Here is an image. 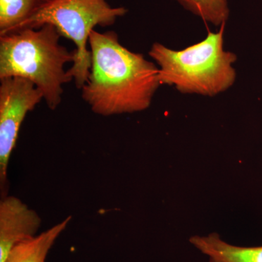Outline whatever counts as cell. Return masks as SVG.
<instances>
[{"instance_id": "6da1fadb", "label": "cell", "mask_w": 262, "mask_h": 262, "mask_svg": "<svg viewBox=\"0 0 262 262\" xmlns=\"http://www.w3.org/2000/svg\"><path fill=\"white\" fill-rule=\"evenodd\" d=\"M91 67L82 98L103 117L144 111L160 87L159 68L141 53L124 47L114 31L93 30Z\"/></svg>"}, {"instance_id": "7a4b0ae2", "label": "cell", "mask_w": 262, "mask_h": 262, "mask_svg": "<svg viewBox=\"0 0 262 262\" xmlns=\"http://www.w3.org/2000/svg\"><path fill=\"white\" fill-rule=\"evenodd\" d=\"M61 37L51 24L0 35V79L30 81L42 92L48 108L56 110L63 86L73 80L65 66L76 58L75 50L70 51L60 43Z\"/></svg>"}, {"instance_id": "3957f363", "label": "cell", "mask_w": 262, "mask_h": 262, "mask_svg": "<svg viewBox=\"0 0 262 262\" xmlns=\"http://www.w3.org/2000/svg\"><path fill=\"white\" fill-rule=\"evenodd\" d=\"M225 25L182 51L154 43L149 55L160 67V83L173 85L182 94L211 97L232 87L236 79L233 63L237 56L224 49Z\"/></svg>"}, {"instance_id": "277c9868", "label": "cell", "mask_w": 262, "mask_h": 262, "mask_svg": "<svg viewBox=\"0 0 262 262\" xmlns=\"http://www.w3.org/2000/svg\"><path fill=\"white\" fill-rule=\"evenodd\" d=\"M127 11L124 7H112L106 0H48L12 32L51 24L61 37L75 43V61L68 72L76 87L82 89L87 82L91 70L89 46L91 32L97 26L113 25L117 18L124 16Z\"/></svg>"}, {"instance_id": "5b68a950", "label": "cell", "mask_w": 262, "mask_h": 262, "mask_svg": "<svg viewBox=\"0 0 262 262\" xmlns=\"http://www.w3.org/2000/svg\"><path fill=\"white\" fill-rule=\"evenodd\" d=\"M43 100L32 82L20 77L0 79V186L2 198L8 195V169L20 126L29 112Z\"/></svg>"}, {"instance_id": "8992f818", "label": "cell", "mask_w": 262, "mask_h": 262, "mask_svg": "<svg viewBox=\"0 0 262 262\" xmlns=\"http://www.w3.org/2000/svg\"><path fill=\"white\" fill-rule=\"evenodd\" d=\"M42 224L39 214L15 196L0 201V262L17 245L36 237Z\"/></svg>"}, {"instance_id": "52a82bcc", "label": "cell", "mask_w": 262, "mask_h": 262, "mask_svg": "<svg viewBox=\"0 0 262 262\" xmlns=\"http://www.w3.org/2000/svg\"><path fill=\"white\" fill-rule=\"evenodd\" d=\"M189 242L209 257L210 262H262V246L241 247L227 244L220 234L193 236Z\"/></svg>"}, {"instance_id": "ba28073f", "label": "cell", "mask_w": 262, "mask_h": 262, "mask_svg": "<svg viewBox=\"0 0 262 262\" xmlns=\"http://www.w3.org/2000/svg\"><path fill=\"white\" fill-rule=\"evenodd\" d=\"M71 220L72 216H68L36 237L17 245L10 251L5 262H46L50 250Z\"/></svg>"}, {"instance_id": "9c48e42d", "label": "cell", "mask_w": 262, "mask_h": 262, "mask_svg": "<svg viewBox=\"0 0 262 262\" xmlns=\"http://www.w3.org/2000/svg\"><path fill=\"white\" fill-rule=\"evenodd\" d=\"M48 0H0V35L12 32Z\"/></svg>"}, {"instance_id": "30bf717a", "label": "cell", "mask_w": 262, "mask_h": 262, "mask_svg": "<svg viewBox=\"0 0 262 262\" xmlns=\"http://www.w3.org/2000/svg\"><path fill=\"white\" fill-rule=\"evenodd\" d=\"M204 21L221 27L229 16L227 0H174Z\"/></svg>"}]
</instances>
